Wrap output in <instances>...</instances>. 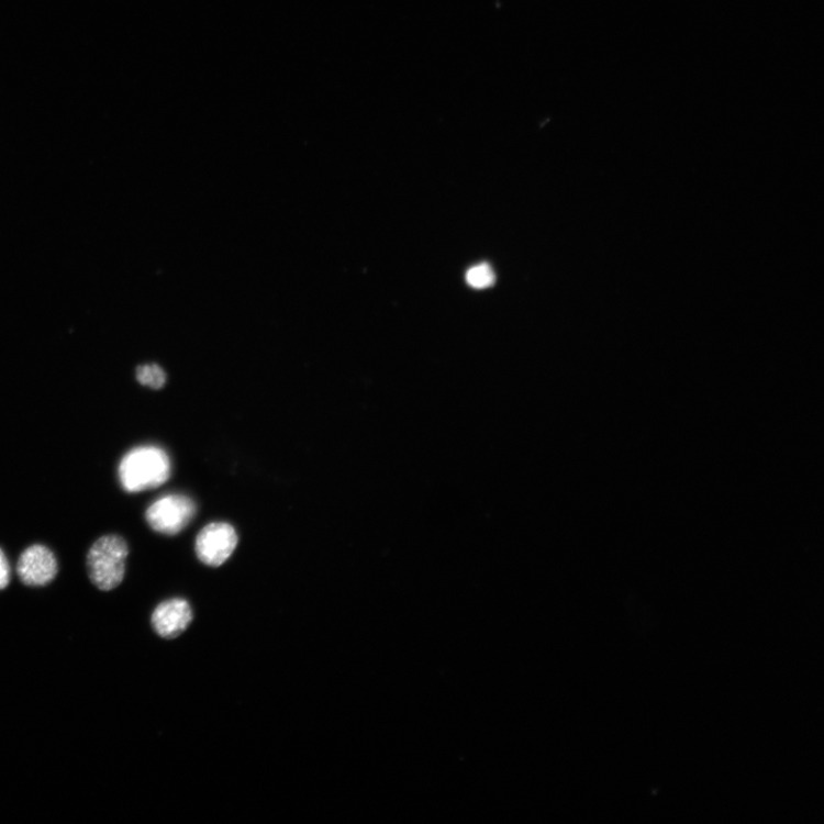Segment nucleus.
I'll return each mask as SVG.
<instances>
[{"label": "nucleus", "mask_w": 824, "mask_h": 824, "mask_svg": "<svg viewBox=\"0 0 824 824\" xmlns=\"http://www.w3.org/2000/svg\"><path fill=\"white\" fill-rule=\"evenodd\" d=\"M238 538L233 526L214 522L201 531L197 539V555L207 566L224 565L235 552Z\"/></svg>", "instance_id": "obj_4"}, {"label": "nucleus", "mask_w": 824, "mask_h": 824, "mask_svg": "<svg viewBox=\"0 0 824 824\" xmlns=\"http://www.w3.org/2000/svg\"><path fill=\"white\" fill-rule=\"evenodd\" d=\"M129 546L119 535L99 538L88 554V572L91 582L101 591L120 587L125 577Z\"/></svg>", "instance_id": "obj_2"}, {"label": "nucleus", "mask_w": 824, "mask_h": 824, "mask_svg": "<svg viewBox=\"0 0 824 824\" xmlns=\"http://www.w3.org/2000/svg\"><path fill=\"white\" fill-rule=\"evenodd\" d=\"M119 474L127 492H141L167 482L171 476V461L158 447H137L123 457Z\"/></svg>", "instance_id": "obj_1"}, {"label": "nucleus", "mask_w": 824, "mask_h": 824, "mask_svg": "<svg viewBox=\"0 0 824 824\" xmlns=\"http://www.w3.org/2000/svg\"><path fill=\"white\" fill-rule=\"evenodd\" d=\"M16 571L24 586L45 587L57 576L58 561L48 547L36 544L20 556Z\"/></svg>", "instance_id": "obj_5"}, {"label": "nucleus", "mask_w": 824, "mask_h": 824, "mask_svg": "<svg viewBox=\"0 0 824 824\" xmlns=\"http://www.w3.org/2000/svg\"><path fill=\"white\" fill-rule=\"evenodd\" d=\"M197 504L183 494H168L153 503L146 512L149 526L165 535L182 532L194 519Z\"/></svg>", "instance_id": "obj_3"}, {"label": "nucleus", "mask_w": 824, "mask_h": 824, "mask_svg": "<svg viewBox=\"0 0 824 824\" xmlns=\"http://www.w3.org/2000/svg\"><path fill=\"white\" fill-rule=\"evenodd\" d=\"M466 281L475 289H487L494 283V272L489 265L482 264L467 271Z\"/></svg>", "instance_id": "obj_8"}, {"label": "nucleus", "mask_w": 824, "mask_h": 824, "mask_svg": "<svg viewBox=\"0 0 824 824\" xmlns=\"http://www.w3.org/2000/svg\"><path fill=\"white\" fill-rule=\"evenodd\" d=\"M11 581V567L9 565L8 558L5 554L3 553V549L0 548V590H4L8 588Z\"/></svg>", "instance_id": "obj_9"}, {"label": "nucleus", "mask_w": 824, "mask_h": 824, "mask_svg": "<svg viewBox=\"0 0 824 824\" xmlns=\"http://www.w3.org/2000/svg\"><path fill=\"white\" fill-rule=\"evenodd\" d=\"M191 621L190 604L179 598L158 604L152 616V624L156 634L165 639H175L182 635Z\"/></svg>", "instance_id": "obj_6"}, {"label": "nucleus", "mask_w": 824, "mask_h": 824, "mask_svg": "<svg viewBox=\"0 0 824 824\" xmlns=\"http://www.w3.org/2000/svg\"><path fill=\"white\" fill-rule=\"evenodd\" d=\"M136 379L145 387L159 390L167 381V375L157 365H146L136 369Z\"/></svg>", "instance_id": "obj_7"}]
</instances>
